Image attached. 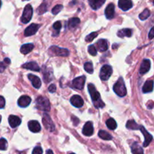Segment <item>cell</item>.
<instances>
[{"instance_id":"1","label":"cell","mask_w":154,"mask_h":154,"mask_svg":"<svg viewBox=\"0 0 154 154\" xmlns=\"http://www.w3.org/2000/svg\"><path fill=\"white\" fill-rule=\"evenodd\" d=\"M88 91L93 101V104L96 108H102V107H105V104L101 99L100 94L96 90V87L93 84L88 85Z\"/></svg>"},{"instance_id":"2","label":"cell","mask_w":154,"mask_h":154,"mask_svg":"<svg viewBox=\"0 0 154 154\" xmlns=\"http://www.w3.org/2000/svg\"><path fill=\"white\" fill-rule=\"evenodd\" d=\"M113 89H114V92L120 97H124L127 94V91H126V88L123 78H120L117 80V82L114 84Z\"/></svg>"},{"instance_id":"3","label":"cell","mask_w":154,"mask_h":154,"mask_svg":"<svg viewBox=\"0 0 154 154\" xmlns=\"http://www.w3.org/2000/svg\"><path fill=\"white\" fill-rule=\"evenodd\" d=\"M36 107L38 110H43L45 112H48L51 110V104L49 100L45 97L40 96L36 99Z\"/></svg>"},{"instance_id":"4","label":"cell","mask_w":154,"mask_h":154,"mask_svg":"<svg viewBox=\"0 0 154 154\" xmlns=\"http://www.w3.org/2000/svg\"><path fill=\"white\" fill-rule=\"evenodd\" d=\"M49 54L51 56H60L67 57L69 54V51L66 48H62L58 46H51L48 50Z\"/></svg>"},{"instance_id":"5","label":"cell","mask_w":154,"mask_h":154,"mask_svg":"<svg viewBox=\"0 0 154 154\" xmlns=\"http://www.w3.org/2000/svg\"><path fill=\"white\" fill-rule=\"evenodd\" d=\"M32 14L33 9L32 5H26V7L24 8L22 16H21V22L23 23V24H27V23L29 22L32 19Z\"/></svg>"},{"instance_id":"6","label":"cell","mask_w":154,"mask_h":154,"mask_svg":"<svg viewBox=\"0 0 154 154\" xmlns=\"http://www.w3.org/2000/svg\"><path fill=\"white\" fill-rule=\"evenodd\" d=\"M42 122H43L45 128L49 131H51V132H52V131L55 130L54 123L53 122L52 119H51V118L50 117V116L48 113H44L43 117H42Z\"/></svg>"},{"instance_id":"7","label":"cell","mask_w":154,"mask_h":154,"mask_svg":"<svg viewBox=\"0 0 154 154\" xmlns=\"http://www.w3.org/2000/svg\"><path fill=\"white\" fill-rule=\"evenodd\" d=\"M113 72L112 67L110 65H104L100 70V74L99 76L100 79L103 81H106L111 77V74Z\"/></svg>"},{"instance_id":"8","label":"cell","mask_w":154,"mask_h":154,"mask_svg":"<svg viewBox=\"0 0 154 154\" xmlns=\"http://www.w3.org/2000/svg\"><path fill=\"white\" fill-rule=\"evenodd\" d=\"M85 82L86 76L85 75H81V76L75 79L72 82L71 87H72V88L78 89V90H82L84 87Z\"/></svg>"},{"instance_id":"9","label":"cell","mask_w":154,"mask_h":154,"mask_svg":"<svg viewBox=\"0 0 154 154\" xmlns=\"http://www.w3.org/2000/svg\"><path fill=\"white\" fill-rule=\"evenodd\" d=\"M139 129L141 130V133H142L143 135H144V143H143V146H144V147H146V146H148V145L150 143V142L153 140V136H152L151 134H150V133L145 129L144 127L140 126Z\"/></svg>"},{"instance_id":"10","label":"cell","mask_w":154,"mask_h":154,"mask_svg":"<svg viewBox=\"0 0 154 154\" xmlns=\"http://www.w3.org/2000/svg\"><path fill=\"white\" fill-rule=\"evenodd\" d=\"M105 14L107 19L111 20L114 18V15H115V6H114L113 3H110L107 6L105 11Z\"/></svg>"},{"instance_id":"11","label":"cell","mask_w":154,"mask_h":154,"mask_svg":"<svg viewBox=\"0 0 154 154\" xmlns=\"http://www.w3.org/2000/svg\"><path fill=\"white\" fill-rule=\"evenodd\" d=\"M71 104L74 106V107H77V108H80L84 105V100L79 95H73L70 99Z\"/></svg>"},{"instance_id":"12","label":"cell","mask_w":154,"mask_h":154,"mask_svg":"<svg viewBox=\"0 0 154 154\" xmlns=\"http://www.w3.org/2000/svg\"><path fill=\"white\" fill-rule=\"evenodd\" d=\"M118 6L120 9L123 11H128L132 8L133 4H132V0H119Z\"/></svg>"},{"instance_id":"13","label":"cell","mask_w":154,"mask_h":154,"mask_svg":"<svg viewBox=\"0 0 154 154\" xmlns=\"http://www.w3.org/2000/svg\"><path fill=\"white\" fill-rule=\"evenodd\" d=\"M38 28H39L38 24H32L31 25L29 26V27L26 29L25 31H24V35H25V36H32V35L35 34V33H37Z\"/></svg>"},{"instance_id":"14","label":"cell","mask_w":154,"mask_h":154,"mask_svg":"<svg viewBox=\"0 0 154 154\" xmlns=\"http://www.w3.org/2000/svg\"><path fill=\"white\" fill-rule=\"evenodd\" d=\"M82 132L84 135L88 136V137L93 135V132H94V128H93V123L91 122H87L84 125V128H83Z\"/></svg>"},{"instance_id":"15","label":"cell","mask_w":154,"mask_h":154,"mask_svg":"<svg viewBox=\"0 0 154 154\" xmlns=\"http://www.w3.org/2000/svg\"><path fill=\"white\" fill-rule=\"evenodd\" d=\"M150 69V60L148 59H144L142 61L140 67L139 72L141 75H144V74L147 73Z\"/></svg>"},{"instance_id":"16","label":"cell","mask_w":154,"mask_h":154,"mask_svg":"<svg viewBox=\"0 0 154 154\" xmlns=\"http://www.w3.org/2000/svg\"><path fill=\"white\" fill-rule=\"evenodd\" d=\"M29 129L33 133H38L41 131V125L38 121L32 120L28 122Z\"/></svg>"},{"instance_id":"17","label":"cell","mask_w":154,"mask_h":154,"mask_svg":"<svg viewBox=\"0 0 154 154\" xmlns=\"http://www.w3.org/2000/svg\"><path fill=\"white\" fill-rule=\"evenodd\" d=\"M31 98L29 96H27V95H23V96H21L20 98L18 99V105H19V107H28L29 105L30 104V103H31Z\"/></svg>"},{"instance_id":"18","label":"cell","mask_w":154,"mask_h":154,"mask_svg":"<svg viewBox=\"0 0 154 154\" xmlns=\"http://www.w3.org/2000/svg\"><path fill=\"white\" fill-rule=\"evenodd\" d=\"M8 122L9 125L11 128H16L18 125H20L21 119H20L18 116H14V115H11L8 117Z\"/></svg>"},{"instance_id":"19","label":"cell","mask_w":154,"mask_h":154,"mask_svg":"<svg viewBox=\"0 0 154 154\" xmlns=\"http://www.w3.org/2000/svg\"><path fill=\"white\" fill-rule=\"evenodd\" d=\"M28 78L32 82V84L33 87H35L37 89H38L41 87V85H42V82H41V79L35 75H32V74H29Z\"/></svg>"},{"instance_id":"20","label":"cell","mask_w":154,"mask_h":154,"mask_svg":"<svg viewBox=\"0 0 154 154\" xmlns=\"http://www.w3.org/2000/svg\"><path fill=\"white\" fill-rule=\"evenodd\" d=\"M22 67L24 68V69L35 71V72H39V71H40V67H39V66L37 64V63H35V62H29V63H24L23 65H22Z\"/></svg>"},{"instance_id":"21","label":"cell","mask_w":154,"mask_h":154,"mask_svg":"<svg viewBox=\"0 0 154 154\" xmlns=\"http://www.w3.org/2000/svg\"><path fill=\"white\" fill-rule=\"evenodd\" d=\"M88 2L90 7L93 10H98L103 5L104 3L105 2V0H88Z\"/></svg>"},{"instance_id":"22","label":"cell","mask_w":154,"mask_h":154,"mask_svg":"<svg viewBox=\"0 0 154 154\" xmlns=\"http://www.w3.org/2000/svg\"><path fill=\"white\" fill-rule=\"evenodd\" d=\"M96 48H97V49L99 51H102V52L107 51L108 48V42L105 39H99L97 42V43H96Z\"/></svg>"},{"instance_id":"23","label":"cell","mask_w":154,"mask_h":154,"mask_svg":"<svg viewBox=\"0 0 154 154\" xmlns=\"http://www.w3.org/2000/svg\"><path fill=\"white\" fill-rule=\"evenodd\" d=\"M153 86L154 83L153 80H148V81L144 83V86L142 88V91L144 93H149V92H151L153 90Z\"/></svg>"},{"instance_id":"24","label":"cell","mask_w":154,"mask_h":154,"mask_svg":"<svg viewBox=\"0 0 154 154\" xmlns=\"http://www.w3.org/2000/svg\"><path fill=\"white\" fill-rule=\"evenodd\" d=\"M132 34V30L131 29H122L117 32V36L119 37H131Z\"/></svg>"},{"instance_id":"25","label":"cell","mask_w":154,"mask_h":154,"mask_svg":"<svg viewBox=\"0 0 154 154\" xmlns=\"http://www.w3.org/2000/svg\"><path fill=\"white\" fill-rule=\"evenodd\" d=\"M131 149H132V152L133 154H144L143 148L136 142L132 143V145L131 146Z\"/></svg>"},{"instance_id":"26","label":"cell","mask_w":154,"mask_h":154,"mask_svg":"<svg viewBox=\"0 0 154 154\" xmlns=\"http://www.w3.org/2000/svg\"><path fill=\"white\" fill-rule=\"evenodd\" d=\"M33 48H34V45L32 43H28L25 44V45H23L20 48V52L23 54H27L28 53H29L30 51H32Z\"/></svg>"},{"instance_id":"27","label":"cell","mask_w":154,"mask_h":154,"mask_svg":"<svg viewBox=\"0 0 154 154\" xmlns=\"http://www.w3.org/2000/svg\"><path fill=\"white\" fill-rule=\"evenodd\" d=\"M80 22H81V21H80L79 18H71V19H69V21H68V26H69V27L70 29H73L75 28V27H76L77 26L79 25Z\"/></svg>"},{"instance_id":"28","label":"cell","mask_w":154,"mask_h":154,"mask_svg":"<svg viewBox=\"0 0 154 154\" xmlns=\"http://www.w3.org/2000/svg\"><path fill=\"white\" fill-rule=\"evenodd\" d=\"M98 135H99V137H100V138L105 140H110L112 139V136H111L109 133L107 132V131H104V130H100V131H99Z\"/></svg>"},{"instance_id":"29","label":"cell","mask_w":154,"mask_h":154,"mask_svg":"<svg viewBox=\"0 0 154 154\" xmlns=\"http://www.w3.org/2000/svg\"><path fill=\"white\" fill-rule=\"evenodd\" d=\"M106 125L110 130H114L116 129L117 127V122H116V121L114 120V119H112V118H110V119H108V120L106 121Z\"/></svg>"},{"instance_id":"30","label":"cell","mask_w":154,"mask_h":154,"mask_svg":"<svg viewBox=\"0 0 154 154\" xmlns=\"http://www.w3.org/2000/svg\"><path fill=\"white\" fill-rule=\"evenodd\" d=\"M139 125L135 122V121L134 120H129L126 123V128L128 129H131V130H137L139 129Z\"/></svg>"},{"instance_id":"31","label":"cell","mask_w":154,"mask_h":154,"mask_svg":"<svg viewBox=\"0 0 154 154\" xmlns=\"http://www.w3.org/2000/svg\"><path fill=\"white\" fill-rule=\"evenodd\" d=\"M150 11L149 9L146 8L143 11V12H141L139 14V18L141 20V21H144V20L147 19V18L150 17Z\"/></svg>"},{"instance_id":"32","label":"cell","mask_w":154,"mask_h":154,"mask_svg":"<svg viewBox=\"0 0 154 154\" xmlns=\"http://www.w3.org/2000/svg\"><path fill=\"white\" fill-rule=\"evenodd\" d=\"M47 10H48V6H47L46 3L44 2L38 8L37 12L38 14H42L45 13V12L47 11Z\"/></svg>"},{"instance_id":"33","label":"cell","mask_w":154,"mask_h":154,"mask_svg":"<svg viewBox=\"0 0 154 154\" xmlns=\"http://www.w3.org/2000/svg\"><path fill=\"white\" fill-rule=\"evenodd\" d=\"M84 69L88 73H93V66L91 62H87L84 63Z\"/></svg>"},{"instance_id":"34","label":"cell","mask_w":154,"mask_h":154,"mask_svg":"<svg viewBox=\"0 0 154 154\" xmlns=\"http://www.w3.org/2000/svg\"><path fill=\"white\" fill-rule=\"evenodd\" d=\"M98 36V33L96 32H93V33H91L90 34H89L88 36H86L85 38V40L86 42H90L93 40L96 37H97Z\"/></svg>"},{"instance_id":"35","label":"cell","mask_w":154,"mask_h":154,"mask_svg":"<svg viewBox=\"0 0 154 154\" xmlns=\"http://www.w3.org/2000/svg\"><path fill=\"white\" fill-rule=\"evenodd\" d=\"M8 147V142L5 138L0 139V150H5Z\"/></svg>"},{"instance_id":"36","label":"cell","mask_w":154,"mask_h":154,"mask_svg":"<svg viewBox=\"0 0 154 154\" xmlns=\"http://www.w3.org/2000/svg\"><path fill=\"white\" fill-rule=\"evenodd\" d=\"M63 8V6L62 5H57L56 6H54L52 9V13L54 14H57L59 12H60L62 11V9Z\"/></svg>"},{"instance_id":"37","label":"cell","mask_w":154,"mask_h":154,"mask_svg":"<svg viewBox=\"0 0 154 154\" xmlns=\"http://www.w3.org/2000/svg\"><path fill=\"white\" fill-rule=\"evenodd\" d=\"M88 51L89 53L93 56H96V54H97V49H96V48L95 47V45H91L89 46Z\"/></svg>"},{"instance_id":"38","label":"cell","mask_w":154,"mask_h":154,"mask_svg":"<svg viewBox=\"0 0 154 154\" xmlns=\"http://www.w3.org/2000/svg\"><path fill=\"white\" fill-rule=\"evenodd\" d=\"M53 27H54V30H57L58 33H60V30L62 27L61 22H60V21H57V22H55L54 23V25H53Z\"/></svg>"},{"instance_id":"39","label":"cell","mask_w":154,"mask_h":154,"mask_svg":"<svg viewBox=\"0 0 154 154\" xmlns=\"http://www.w3.org/2000/svg\"><path fill=\"white\" fill-rule=\"evenodd\" d=\"M42 152H43V150H42V148L41 146H35L33 149L32 154H42Z\"/></svg>"},{"instance_id":"40","label":"cell","mask_w":154,"mask_h":154,"mask_svg":"<svg viewBox=\"0 0 154 154\" xmlns=\"http://www.w3.org/2000/svg\"><path fill=\"white\" fill-rule=\"evenodd\" d=\"M56 90H57V87H56L55 85L52 84L48 87V91H49L51 93H54V92L56 91Z\"/></svg>"},{"instance_id":"41","label":"cell","mask_w":154,"mask_h":154,"mask_svg":"<svg viewBox=\"0 0 154 154\" xmlns=\"http://www.w3.org/2000/svg\"><path fill=\"white\" fill-rule=\"evenodd\" d=\"M5 98L3 97L0 96V109H2L5 107Z\"/></svg>"},{"instance_id":"42","label":"cell","mask_w":154,"mask_h":154,"mask_svg":"<svg viewBox=\"0 0 154 154\" xmlns=\"http://www.w3.org/2000/svg\"><path fill=\"white\" fill-rule=\"evenodd\" d=\"M6 63L5 62H0V72H3L6 68Z\"/></svg>"},{"instance_id":"43","label":"cell","mask_w":154,"mask_h":154,"mask_svg":"<svg viewBox=\"0 0 154 154\" xmlns=\"http://www.w3.org/2000/svg\"><path fill=\"white\" fill-rule=\"evenodd\" d=\"M148 37L149 39H151L154 38V27H152V29L150 30V31L149 32V34H148Z\"/></svg>"},{"instance_id":"44","label":"cell","mask_w":154,"mask_h":154,"mask_svg":"<svg viewBox=\"0 0 154 154\" xmlns=\"http://www.w3.org/2000/svg\"><path fill=\"white\" fill-rule=\"evenodd\" d=\"M72 119H72V121H73L74 125L76 126V125H78V123H79V119H78L77 117H75V116H72Z\"/></svg>"},{"instance_id":"45","label":"cell","mask_w":154,"mask_h":154,"mask_svg":"<svg viewBox=\"0 0 154 154\" xmlns=\"http://www.w3.org/2000/svg\"><path fill=\"white\" fill-rule=\"evenodd\" d=\"M4 62L6 63V64H9V63H11V60H9L8 58H5V60H4Z\"/></svg>"},{"instance_id":"46","label":"cell","mask_w":154,"mask_h":154,"mask_svg":"<svg viewBox=\"0 0 154 154\" xmlns=\"http://www.w3.org/2000/svg\"><path fill=\"white\" fill-rule=\"evenodd\" d=\"M153 102H151V103H150V105H149V104H148V105H147V107H148L149 109H151V108H153Z\"/></svg>"},{"instance_id":"47","label":"cell","mask_w":154,"mask_h":154,"mask_svg":"<svg viewBox=\"0 0 154 154\" xmlns=\"http://www.w3.org/2000/svg\"><path fill=\"white\" fill-rule=\"evenodd\" d=\"M46 154H54V152H53L51 149H48V150L46 152Z\"/></svg>"},{"instance_id":"48","label":"cell","mask_w":154,"mask_h":154,"mask_svg":"<svg viewBox=\"0 0 154 154\" xmlns=\"http://www.w3.org/2000/svg\"><path fill=\"white\" fill-rule=\"evenodd\" d=\"M1 5H2V2L1 0H0V8H1Z\"/></svg>"},{"instance_id":"49","label":"cell","mask_w":154,"mask_h":154,"mask_svg":"<svg viewBox=\"0 0 154 154\" xmlns=\"http://www.w3.org/2000/svg\"><path fill=\"white\" fill-rule=\"evenodd\" d=\"M20 154H26V153L24 152H20Z\"/></svg>"},{"instance_id":"50","label":"cell","mask_w":154,"mask_h":154,"mask_svg":"<svg viewBox=\"0 0 154 154\" xmlns=\"http://www.w3.org/2000/svg\"><path fill=\"white\" fill-rule=\"evenodd\" d=\"M1 120H2V117H1V116H0V122H1Z\"/></svg>"},{"instance_id":"51","label":"cell","mask_w":154,"mask_h":154,"mask_svg":"<svg viewBox=\"0 0 154 154\" xmlns=\"http://www.w3.org/2000/svg\"><path fill=\"white\" fill-rule=\"evenodd\" d=\"M153 5H154V0L153 1Z\"/></svg>"},{"instance_id":"52","label":"cell","mask_w":154,"mask_h":154,"mask_svg":"<svg viewBox=\"0 0 154 154\" xmlns=\"http://www.w3.org/2000/svg\"><path fill=\"white\" fill-rule=\"evenodd\" d=\"M70 154H75V153H73V152H72V153H70Z\"/></svg>"}]
</instances>
